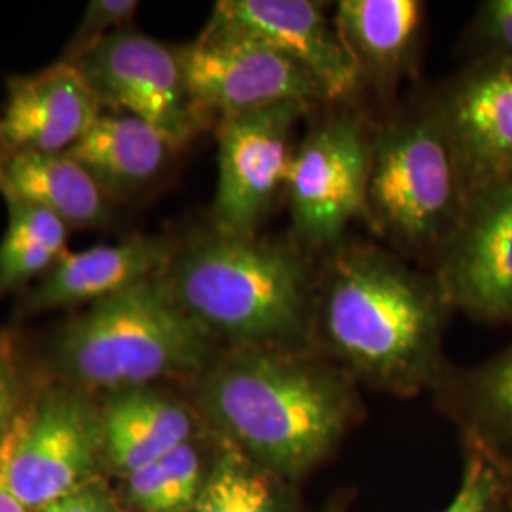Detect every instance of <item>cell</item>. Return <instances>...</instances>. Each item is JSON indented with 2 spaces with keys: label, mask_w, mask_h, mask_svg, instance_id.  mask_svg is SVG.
Returning a JSON list of instances; mask_svg holds the SVG:
<instances>
[{
  "label": "cell",
  "mask_w": 512,
  "mask_h": 512,
  "mask_svg": "<svg viewBox=\"0 0 512 512\" xmlns=\"http://www.w3.org/2000/svg\"><path fill=\"white\" fill-rule=\"evenodd\" d=\"M450 310L435 274L380 247L342 241L315 274L311 334L361 376L410 391L439 370Z\"/></svg>",
  "instance_id": "cell-1"
},
{
  "label": "cell",
  "mask_w": 512,
  "mask_h": 512,
  "mask_svg": "<svg viewBox=\"0 0 512 512\" xmlns=\"http://www.w3.org/2000/svg\"><path fill=\"white\" fill-rule=\"evenodd\" d=\"M198 403L234 446L281 475L304 473L348 429L355 399L294 348L230 346L200 374Z\"/></svg>",
  "instance_id": "cell-2"
},
{
  "label": "cell",
  "mask_w": 512,
  "mask_h": 512,
  "mask_svg": "<svg viewBox=\"0 0 512 512\" xmlns=\"http://www.w3.org/2000/svg\"><path fill=\"white\" fill-rule=\"evenodd\" d=\"M315 274L296 245L213 228L177 243L160 281L209 336L294 348L311 336Z\"/></svg>",
  "instance_id": "cell-3"
},
{
  "label": "cell",
  "mask_w": 512,
  "mask_h": 512,
  "mask_svg": "<svg viewBox=\"0 0 512 512\" xmlns=\"http://www.w3.org/2000/svg\"><path fill=\"white\" fill-rule=\"evenodd\" d=\"M213 340L154 277L71 317L55 334L52 357L67 384L110 395L169 376H200L215 359Z\"/></svg>",
  "instance_id": "cell-4"
},
{
  "label": "cell",
  "mask_w": 512,
  "mask_h": 512,
  "mask_svg": "<svg viewBox=\"0 0 512 512\" xmlns=\"http://www.w3.org/2000/svg\"><path fill=\"white\" fill-rule=\"evenodd\" d=\"M467 203L458 164L431 101L370 135L365 222L395 247L435 253Z\"/></svg>",
  "instance_id": "cell-5"
},
{
  "label": "cell",
  "mask_w": 512,
  "mask_h": 512,
  "mask_svg": "<svg viewBox=\"0 0 512 512\" xmlns=\"http://www.w3.org/2000/svg\"><path fill=\"white\" fill-rule=\"evenodd\" d=\"M103 452L101 408L73 385L46 389L0 450V480L29 511L90 484Z\"/></svg>",
  "instance_id": "cell-6"
},
{
  "label": "cell",
  "mask_w": 512,
  "mask_h": 512,
  "mask_svg": "<svg viewBox=\"0 0 512 512\" xmlns=\"http://www.w3.org/2000/svg\"><path fill=\"white\" fill-rule=\"evenodd\" d=\"M101 109L131 114L158 129L175 147H186L211 124L184 74L179 48L126 27L73 59Z\"/></svg>",
  "instance_id": "cell-7"
},
{
  "label": "cell",
  "mask_w": 512,
  "mask_h": 512,
  "mask_svg": "<svg viewBox=\"0 0 512 512\" xmlns=\"http://www.w3.org/2000/svg\"><path fill=\"white\" fill-rule=\"evenodd\" d=\"M370 135L359 116L325 118L296 145L285 196L302 247L332 249L349 222L365 220Z\"/></svg>",
  "instance_id": "cell-8"
},
{
  "label": "cell",
  "mask_w": 512,
  "mask_h": 512,
  "mask_svg": "<svg viewBox=\"0 0 512 512\" xmlns=\"http://www.w3.org/2000/svg\"><path fill=\"white\" fill-rule=\"evenodd\" d=\"M306 103H279L217 122L219 177L213 228L256 236L277 194L285 190L293 160L294 131L310 112Z\"/></svg>",
  "instance_id": "cell-9"
},
{
  "label": "cell",
  "mask_w": 512,
  "mask_h": 512,
  "mask_svg": "<svg viewBox=\"0 0 512 512\" xmlns=\"http://www.w3.org/2000/svg\"><path fill=\"white\" fill-rule=\"evenodd\" d=\"M179 55L188 88L209 124L279 103L327 101L306 69L249 38L202 31Z\"/></svg>",
  "instance_id": "cell-10"
},
{
  "label": "cell",
  "mask_w": 512,
  "mask_h": 512,
  "mask_svg": "<svg viewBox=\"0 0 512 512\" xmlns=\"http://www.w3.org/2000/svg\"><path fill=\"white\" fill-rule=\"evenodd\" d=\"M435 277L452 310L512 321V175L467 200L437 256Z\"/></svg>",
  "instance_id": "cell-11"
},
{
  "label": "cell",
  "mask_w": 512,
  "mask_h": 512,
  "mask_svg": "<svg viewBox=\"0 0 512 512\" xmlns=\"http://www.w3.org/2000/svg\"><path fill=\"white\" fill-rule=\"evenodd\" d=\"M431 105L454 152L467 200L512 175V55L480 57Z\"/></svg>",
  "instance_id": "cell-12"
},
{
  "label": "cell",
  "mask_w": 512,
  "mask_h": 512,
  "mask_svg": "<svg viewBox=\"0 0 512 512\" xmlns=\"http://www.w3.org/2000/svg\"><path fill=\"white\" fill-rule=\"evenodd\" d=\"M203 31L249 38L287 55L315 78L330 103L351 99L363 86L321 2L219 0Z\"/></svg>",
  "instance_id": "cell-13"
},
{
  "label": "cell",
  "mask_w": 512,
  "mask_h": 512,
  "mask_svg": "<svg viewBox=\"0 0 512 512\" xmlns=\"http://www.w3.org/2000/svg\"><path fill=\"white\" fill-rule=\"evenodd\" d=\"M103 112L73 61L59 59L37 73L12 76L0 112V139L10 152L65 154Z\"/></svg>",
  "instance_id": "cell-14"
},
{
  "label": "cell",
  "mask_w": 512,
  "mask_h": 512,
  "mask_svg": "<svg viewBox=\"0 0 512 512\" xmlns=\"http://www.w3.org/2000/svg\"><path fill=\"white\" fill-rule=\"evenodd\" d=\"M177 249L169 238L135 236L112 245H95L84 251H65L37 285L21 298L19 311H40L93 304L110 294L126 291L148 279L160 277Z\"/></svg>",
  "instance_id": "cell-15"
},
{
  "label": "cell",
  "mask_w": 512,
  "mask_h": 512,
  "mask_svg": "<svg viewBox=\"0 0 512 512\" xmlns=\"http://www.w3.org/2000/svg\"><path fill=\"white\" fill-rule=\"evenodd\" d=\"M425 4L420 0H340L334 25L363 84L393 92L414 71Z\"/></svg>",
  "instance_id": "cell-16"
},
{
  "label": "cell",
  "mask_w": 512,
  "mask_h": 512,
  "mask_svg": "<svg viewBox=\"0 0 512 512\" xmlns=\"http://www.w3.org/2000/svg\"><path fill=\"white\" fill-rule=\"evenodd\" d=\"M179 148L158 129L124 112H101L69 152L112 200L129 198L156 183Z\"/></svg>",
  "instance_id": "cell-17"
},
{
  "label": "cell",
  "mask_w": 512,
  "mask_h": 512,
  "mask_svg": "<svg viewBox=\"0 0 512 512\" xmlns=\"http://www.w3.org/2000/svg\"><path fill=\"white\" fill-rule=\"evenodd\" d=\"M103 452L129 476L192 440L194 416L183 403L150 387L110 393L101 406Z\"/></svg>",
  "instance_id": "cell-18"
},
{
  "label": "cell",
  "mask_w": 512,
  "mask_h": 512,
  "mask_svg": "<svg viewBox=\"0 0 512 512\" xmlns=\"http://www.w3.org/2000/svg\"><path fill=\"white\" fill-rule=\"evenodd\" d=\"M0 194L38 205L78 230L107 226L112 215L105 192L67 154H8L0 162Z\"/></svg>",
  "instance_id": "cell-19"
},
{
  "label": "cell",
  "mask_w": 512,
  "mask_h": 512,
  "mask_svg": "<svg viewBox=\"0 0 512 512\" xmlns=\"http://www.w3.org/2000/svg\"><path fill=\"white\" fill-rule=\"evenodd\" d=\"M8 226L0 241V296L40 279L67 249L69 226L46 209L14 196H2Z\"/></svg>",
  "instance_id": "cell-20"
},
{
  "label": "cell",
  "mask_w": 512,
  "mask_h": 512,
  "mask_svg": "<svg viewBox=\"0 0 512 512\" xmlns=\"http://www.w3.org/2000/svg\"><path fill=\"white\" fill-rule=\"evenodd\" d=\"M458 403L476 446L512 458V344L463 378Z\"/></svg>",
  "instance_id": "cell-21"
},
{
  "label": "cell",
  "mask_w": 512,
  "mask_h": 512,
  "mask_svg": "<svg viewBox=\"0 0 512 512\" xmlns=\"http://www.w3.org/2000/svg\"><path fill=\"white\" fill-rule=\"evenodd\" d=\"M192 512H275L274 495L262 476L228 452L203 482Z\"/></svg>",
  "instance_id": "cell-22"
},
{
  "label": "cell",
  "mask_w": 512,
  "mask_h": 512,
  "mask_svg": "<svg viewBox=\"0 0 512 512\" xmlns=\"http://www.w3.org/2000/svg\"><path fill=\"white\" fill-rule=\"evenodd\" d=\"M503 478L495 459L480 446L471 450L461 486L442 512H499Z\"/></svg>",
  "instance_id": "cell-23"
},
{
  "label": "cell",
  "mask_w": 512,
  "mask_h": 512,
  "mask_svg": "<svg viewBox=\"0 0 512 512\" xmlns=\"http://www.w3.org/2000/svg\"><path fill=\"white\" fill-rule=\"evenodd\" d=\"M139 10L137 0H92L86 6V12L80 19V25L74 33L63 59L73 61L74 57L88 50L99 40L109 37L116 31L131 27V21Z\"/></svg>",
  "instance_id": "cell-24"
},
{
  "label": "cell",
  "mask_w": 512,
  "mask_h": 512,
  "mask_svg": "<svg viewBox=\"0 0 512 512\" xmlns=\"http://www.w3.org/2000/svg\"><path fill=\"white\" fill-rule=\"evenodd\" d=\"M25 408V387L16 351L0 336V450Z\"/></svg>",
  "instance_id": "cell-25"
},
{
  "label": "cell",
  "mask_w": 512,
  "mask_h": 512,
  "mask_svg": "<svg viewBox=\"0 0 512 512\" xmlns=\"http://www.w3.org/2000/svg\"><path fill=\"white\" fill-rule=\"evenodd\" d=\"M473 35L482 57L512 55V0H486L476 14Z\"/></svg>",
  "instance_id": "cell-26"
},
{
  "label": "cell",
  "mask_w": 512,
  "mask_h": 512,
  "mask_svg": "<svg viewBox=\"0 0 512 512\" xmlns=\"http://www.w3.org/2000/svg\"><path fill=\"white\" fill-rule=\"evenodd\" d=\"M38 512H116V509L103 488L88 484Z\"/></svg>",
  "instance_id": "cell-27"
},
{
  "label": "cell",
  "mask_w": 512,
  "mask_h": 512,
  "mask_svg": "<svg viewBox=\"0 0 512 512\" xmlns=\"http://www.w3.org/2000/svg\"><path fill=\"white\" fill-rule=\"evenodd\" d=\"M0 512H31L0 480Z\"/></svg>",
  "instance_id": "cell-28"
},
{
  "label": "cell",
  "mask_w": 512,
  "mask_h": 512,
  "mask_svg": "<svg viewBox=\"0 0 512 512\" xmlns=\"http://www.w3.org/2000/svg\"><path fill=\"white\" fill-rule=\"evenodd\" d=\"M8 154H12V152L6 148V145H4V143H2V139H0V162H2Z\"/></svg>",
  "instance_id": "cell-29"
}]
</instances>
